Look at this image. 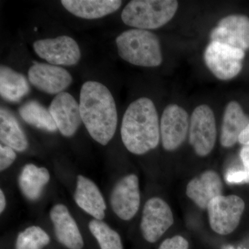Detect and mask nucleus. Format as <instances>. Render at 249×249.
<instances>
[{
    "instance_id": "f257e3e1",
    "label": "nucleus",
    "mask_w": 249,
    "mask_h": 249,
    "mask_svg": "<svg viewBox=\"0 0 249 249\" xmlns=\"http://www.w3.org/2000/svg\"><path fill=\"white\" fill-rule=\"evenodd\" d=\"M79 105L82 121L91 138L101 145H107L118 124L117 109L111 91L99 82H85L80 89Z\"/></svg>"
},
{
    "instance_id": "f03ea898",
    "label": "nucleus",
    "mask_w": 249,
    "mask_h": 249,
    "mask_svg": "<svg viewBox=\"0 0 249 249\" xmlns=\"http://www.w3.org/2000/svg\"><path fill=\"white\" fill-rule=\"evenodd\" d=\"M121 135L124 147L134 155H144L158 146L160 124L151 99L139 98L129 105L123 117Z\"/></svg>"
},
{
    "instance_id": "7ed1b4c3",
    "label": "nucleus",
    "mask_w": 249,
    "mask_h": 249,
    "mask_svg": "<svg viewBox=\"0 0 249 249\" xmlns=\"http://www.w3.org/2000/svg\"><path fill=\"white\" fill-rule=\"evenodd\" d=\"M118 53L124 61L136 66L157 67L163 62L160 41L151 31L132 29L116 39Z\"/></svg>"
},
{
    "instance_id": "20e7f679",
    "label": "nucleus",
    "mask_w": 249,
    "mask_h": 249,
    "mask_svg": "<svg viewBox=\"0 0 249 249\" xmlns=\"http://www.w3.org/2000/svg\"><path fill=\"white\" fill-rule=\"evenodd\" d=\"M178 6L175 0H133L123 10L121 19L134 29H157L173 19Z\"/></svg>"
},
{
    "instance_id": "39448f33",
    "label": "nucleus",
    "mask_w": 249,
    "mask_h": 249,
    "mask_svg": "<svg viewBox=\"0 0 249 249\" xmlns=\"http://www.w3.org/2000/svg\"><path fill=\"white\" fill-rule=\"evenodd\" d=\"M245 52L218 42H211L204 53L205 64L217 79L229 80L237 76L243 67Z\"/></svg>"
},
{
    "instance_id": "423d86ee",
    "label": "nucleus",
    "mask_w": 249,
    "mask_h": 249,
    "mask_svg": "<svg viewBox=\"0 0 249 249\" xmlns=\"http://www.w3.org/2000/svg\"><path fill=\"white\" fill-rule=\"evenodd\" d=\"M245 208V201L237 196L214 198L207 207L211 229L219 235L231 233L238 227Z\"/></svg>"
},
{
    "instance_id": "0eeeda50",
    "label": "nucleus",
    "mask_w": 249,
    "mask_h": 249,
    "mask_svg": "<svg viewBox=\"0 0 249 249\" xmlns=\"http://www.w3.org/2000/svg\"><path fill=\"white\" fill-rule=\"evenodd\" d=\"M188 137L190 144L199 157H206L213 150L217 127L213 111L207 105H200L193 111Z\"/></svg>"
},
{
    "instance_id": "6e6552de",
    "label": "nucleus",
    "mask_w": 249,
    "mask_h": 249,
    "mask_svg": "<svg viewBox=\"0 0 249 249\" xmlns=\"http://www.w3.org/2000/svg\"><path fill=\"white\" fill-rule=\"evenodd\" d=\"M33 47L40 58L55 66L76 65L81 57L76 41L68 36L36 40Z\"/></svg>"
},
{
    "instance_id": "1a4fd4ad",
    "label": "nucleus",
    "mask_w": 249,
    "mask_h": 249,
    "mask_svg": "<svg viewBox=\"0 0 249 249\" xmlns=\"http://www.w3.org/2000/svg\"><path fill=\"white\" fill-rule=\"evenodd\" d=\"M174 223L169 205L160 197H152L145 203L142 211L141 231L144 239L150 243L160 240Z\"/></svg>"
},
{
    "instance_id": "9d476101",
    "label": "nucleus",
    "mask_w": 249,
    "mask_h": 249,
    "mask_svg": "<svg viewBox=\"0 0 249 249\" xmlns=\"http://www.w3.org/2000/svg\"><path fill=\"white\" fill-rule=\"evenodd\" d=\"M188 112L177 104L167 106L160 122L162 145L167 151L177 150L186 140L189 132Z\"/></svg>"
},
{
    "instance_id": "9b49d317",
    "label": "nucleus",
    "mask_w": 249,
    "mask_h": 249,
    "mask_svg": "<svg viewBox=\"0 0 249 249\" xmlns=\"http://www.w3.org/2000/svg\"><path fill=\"white\" fill-rule=\"evenodd\" d=\"M139 178L134 174L127 175L116 183L110 197L111 209L120 219H132L140 207Z\"/></svg>"
},
{
    "instance_id": "f8f14e48",
    "label": "nucleus",
    "mask_w": 249,
    "mask_h": 249,
    "mask_svg": "<svg viewBox=\"0 0 249 249\" xmlns=\"http://www.w3.org/2000/svg\"><path fill=\"white\" fill-rule=\"evenodd\" d=\"M28 76L31 85L51 95L64 92L73 81L70 72L62 67L37 62L29 68Z\"/></svg>"
},
{
    "instance_id": "ddd939ff",
    "label": "nucleus",
    "mask_w": 249,
    "mask_h": 249,
    "mask_svg": "<svg viewBox=\"0 0 249 249\" xmlns=\"http://www.w3.org/2000/svg\"><path fill=\"white\" fill-rule=\"evenodd\" d=\"M211 42H218L245 51L249 49V18L230 15L222 18L210 34Z\"/></svg>"
},
{
    "instance_id": "4468645a",
    "label": "nucleus",
    "mask_w": 249,
    "mask_h": 249,
    "mask_svg": "<svg viewBox=\"0 0 249 249\" xmlns=\"http://www.w3.org/2000/svg\"><path fill=\"white\" fill-rule=\"evenodd\" d=\"M49 110L60 133L66 137L74 135L82 124L80 105L70 93L56 95L49 106Z\"/></svg>"
},
{
    "instance_id": "2eb2a0df",
    "label": "nucleus",
    "mask_w": 249,
    "mask_h": 249,
    "mask_svg": "<svg viewBox=\"0 0 249 249\" xmlns=\"http://www.w3.org/2000/svg\"><path fill=\"white\" fill-rule=\"evenodd\" d=\"M222 193V179L214 170H206L193 178L186 187L187 196L201 209H207L209 203Z\"/></svg>"
},
{
    "instance_id": "dca6fc26",
    "label": "nucleus",
    "mask_w": 249,
    "mask_h": 249,
    "mask_svg": "<svg viewBox=\"0 0 249 249\" xmlns=\"http://www.w3.org/2000/svg\"><path fill=\"white\" fill-rule=\"evenodd\" d=\"M50 217L55 236L60 243L69 249H83V236L76 221L65 205H55L51 210Z\"/></svg>"
},
{
    "instance_id": "f3484780",
    "label": "nucleus",
    "mask_w": 249,
    "mask_h": 249,
    "mask_svg": "<svg viewBox=\"0 0 249 249\" xmlns=\"http://www.w3.org/2000/svg\"><path fill=\"white\" fill-rule=\"evenodd\" d=\"M74 200L80 209L95 219H104L107 206L103 195L91 180L83 175L77 178Z\"/></svg>"
},
{
    "instance_id": "a211bd4d",
    "label": "nucleus",
    "mask_w": 249,
    "mask_h": 249,
    "mask_svg": "<svg viewBox=\"0 0 249 249\" xmlns=\"http://www.w3.org/2000/svg\"><path fill=\"white\" fill-rule=\"evenodd\" d=\"M67 11L76 17L86 19H98L113 14L122 5L119 0H62Z\"/></svg>"
},
{
    "instance_id": "6ab92c4d",
    "label": "nucleus",
    "mask_w": 249,
    "mask_h": 249,
    "mask_svg": "<svg viewBox=\"0 0 249 249\" xmlns=\"http://www.w3.org/2000/svg\"><path fill=\"white\" fill-rule=\"evenodd\" d=\"M249 123V117L244 112L240 103L236 101L229 103L223 116L221 145L227 148L233 146Z\"/></svg>"
},
{
    "instance_id": "aec40b11",
    "label": "nucleus",
    "mask_w": 249,
    "mask_h": 249,
    "mask_svg": "<svg viewBox=\"0 0 249 249\" xmlns=\"http://www.w3.org/2000/svg\"><path fill=\"white\" fill-rule=\"evenodd\" d=\"M30 91L27 78L11 67H0V94L6 101L18 103Z\"/></svg>"
},
{
    "instance_id": "412c9836",
    "label": "nucleus",
    "mask_w": 249,
    "mask_h": 249,
    "mask_svg": "<svg viewBox=\"0 0 249 249\" xmlns=\"http://www.w3.org/2000/svg\"><path fill=\"white\" fill-rule=\"evenodd\" d=\"M0 140L16 151L27 150L29 142L24 131L14 114L1 107L0 110Z\"/></svg>"
},
{
    "instance_id": "4be33fe9",
    "label": "nucleus",
    "mask_w": 249,
    "mask_h": 249,
    "mask_svg": "<svg viewBox=\"0 0 249 249\" xmlns=\"http://www.w3.org/2000/svg\"><path fill=\"white\" fill-rule=\"evenodd\" d=\"M50 175L45 168H39L34 164L26 165L18 178L21 191L29 200L40 198L44 187L49 183Z\"/></svg>"
},
{
    "instance_id": "5701e85b",
    "label": "nucleus",
    "mask_w": 249,
    "mask_h": 249,
    "mask_svg": "<svg viewBox=\"0 0 249 249\" xmlns=\"http://www.w3.org/2000/svg\"><path fill=\"white\" fill-rule=\"evenodd\" d=\"M19 114L27 124L36 128L49 132H55L58 130L49 109H47L37 101H31L24 103L19 107Z\"/></svg>"
},
{
    "instance_id": "b1692460",
    "label": "nucleus",
    "mask_w": 249,
    "mask_h": 249,
    "mask_svg": "<svg viewBox=\"0 0 249 249\" xmlns=\"http://www.w3.org/2000/svg\"><path fill=\"white\" fill-rule=\"evenodd\" d=\"M89 228L101 249H124L119 234L102 220L92 219Z\"/></svg>"
},
{
    "instance_id": "393cba45",
    "label": "nucleus",
    "mask_w": 249,
    "mask_h": 249,
    "mask_svg": "<svg viewBox=\"0 0 249 249\" xmlns=\"http://www.w3.org/2000/svg\"><path fill=\"white\" fill-rule=\"evenodd\" d=\"M50 242V237L42 229L32 226L19 232L16 249H42Z\"/></svg>"
},
{
    "instance_id": "a878e982",
    "label": "nucleus",
    "mask_w": 249,
    "mask_h": 249,
    "mask_svg": "<svg viewBox=\"0 0 249 249\" xmlns=\"http://www.w3.org/2000/svg\"><path fill=\"white\" fill-rule=\"evenodd\" d=\"M16 153L14 149L6 145H0V170L4 171L14 163Z\"/></svg>"
},
{
    "instance_id": "bb28decb",
    "label": "nucleus",
    "mask_w": 249,
    "mask_h": 249,
    "mask_svg": "<svg viewBox=\"0 0 249 249\" xmlns=\"http://www.w3.org/2000/svg\"><path fill=\"white\" fill-rule=\"evenodd\" d=\"M188 241L182 236H174L162 242L159 249H188Z\"/></svg>"
},
{
    "instance_id": "cd10ccee",
    "label": "nucleus",
    "mask_w": 249,
    "mask_h": 249,
    "mask_svg": "<svg viewBox=\"0 0 249 249\" xmlns=\"http://www.w3.org/2000/svg\"><path fill=\"white\" fill-rule=\"evenodd\" d=\"M226 179L228 183H247V178L243 170H231L227 173Z\"/></svg>"
},
{
    "instance_id": "c85d7f7f",
    "label": "nucleus",
    "mask_w": 249,
    "mask_h": 249,
    "mask_svg": "<svg viewBox=\"0 0 249 249\" xmlns=\"http://www.w3.org/2000/svg\"><path fill=\"white\" fill-rule=\"evenodd\" d=\"M240 158L244 165V173L247 178V183H249V147H244L240 152Z\"/></svg>"
},
{
    "instance_id": "c756f323",
    "label": "nucleus",
    "mask_w": 249,
    "mask_h": 249,
    "mask_svg": "<svg viewBox=\"0 0 249 249\" xmlns=\"http://www.w3.org/2000/svg\"><path fill=\"white\" fill-rule=\"evenodd\" d=\"M238 142L245 147H249V123L247 127L242 131L238 138Z\"/></svg>"
},
{
    "instance_id": "7c9ffc66",
    "label": "nucleus",
    "mask_w": 249,
    "mask_h": 249,
    "mask_svg": "<svg viewBox=\"0 0 249 249\" xmlns=\"http://www.w3.org/2000/svg\"><path fill=\"white\" fill-rule=\"evenodd\" d=\"M6 204V198H5L4 193L1 190L0 191V212H1V213L4 211Z\"/></svg>"
},
{
    "instance_id": "2f4dec72",
    "label": "nucleus",
    "mask_w": 249,
    "mask_h": 249,
    "mask_svg": "<svg viewBox=\"0 0 249 249\" xmlns=\"http://www.w3.org/2000/svg\"><path fill=\"white\" fill-rule=\"evenodd\" d=\"M228 249H233L231 248V247H230V248H229Z\"/></svg>"
}]
</instances>
